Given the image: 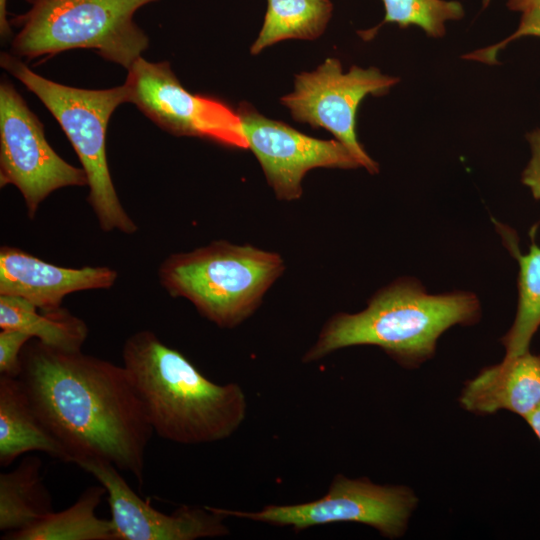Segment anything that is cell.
Here are the masks:
<instances>
[{"mask_svg":"<svg viewBox=\"0 0 540 540\" xmlns=\"http://www.w3.org/2000/svg\"><path fill=\"white\" fill-rule=\"evenodd\" d=\"M21 366L18 379L72 463L104 460L143 485L154 432L123 365L30 340Z\"/></svg>","mask_w":540,"mask_h":540,"instance_id":"6da1fadb","label":"cell"},{"mask_svg":"<svg viewBox=\"0 0 540 540\" xmlns=\"http://www.w3.org/2000/svg\"><path fill=\"white\" fill-rule=\"evenodd\" d=\"M122 359L153 432L162 439L183 445L222 441L246 418L247 399L239 384L210 381L152 331L130 335Z\"/></svg>","mask_w":540,"mask_h":540,"instance_id":"7a4b0ae2","label":"cell"},{"mask_svg":"<svg viewBox=\"0 0 540 540\" xmlns=\"http://www.w3.org/2000/svg\"><path fill=\"white\" fill-rule=\"evenodd\" d=\"M479 317L480 304L471 293L432 295L413 280L396 281L376 293L364 310L330 318L302 362L319 361L346 347L373 345L404 368H416L433 357L446 330L471 325Z\"/></svg>","mask_w":540,"mask_h":540,"instance_id":"3957f363","label":"cell"},{"mask_svg":"<svg viewBox=\"0 0 540 540\" xmlns=\"http://www.w3.org/2000/svg\"><path fill=\"white\" fill-rule=\"evenodd\" d=\"M30 8L12 19L14 55L28 61L72 49H93L127 70L149 46L135 23L141 7L159 0H25Z\"/></svg>","mask_w":540,"mask_h":540,"instance_id":"277c9868","label":"cell"},{"mask_svg":"<svg viewBox=\"0 0 540 540\" xmlns=\"http://www.w3.org/2000/svg\"><path fill=\"white\" fill-rule=\"evenodd\" d=\"M283 271L277 253L219 240L171 254L160 265L158 277L171 296L189 300L218 327L233 328L257 309Z\"/></svg>","mask_w":540,"mask_h":540,"instance_id":"5b68a950","label":"cell"},{"mask_svg":"<svg viewBox=\"0 0 540 540\" xmlns=\"http://www.w3.org/2000/svg\"><path fill=\"white\" fill-rule=\"evenodd\" d=\"M0 64L41 100L65 132L87 175L88 202L101 230L135 233L138 227L119 200L106 155L110 117L128 102L125 85L102 90L66 86L40 76L8 52L1 53Z\"/></svg>","mask_w":540,"mask_h":540,"instance_id":"8992f818","label":"cell"},{"mask_svg":"<svg viewBox=\"0 0 540 540\" xmlns=\"http://www.w3.org/2000/svg\"><path fill=\"white\" fill-rule=\"evenodd\" d=\"M418 504L414 491L402 485H380L366 477L336 474L320 498L296 504H269L258 511L212 507L236 517L301 532L314 526L353 522L371 526L388 539L402 537Z\"/></svg>","mask_w":540,"mask_h":540,"instance_id":"52a82bcc","label":"cell"},{"mask_svg":"<svg viewBox=\"0 0 540 540\" xmlns=\"http://www.w3.org/2000/svg\"><path fill=\"white\" fill-rule=\"evenodd\" d=\"M399 81L376 67L353 66L343 72L338 59L327 58L314 71L296 75L293 90L281 98V103L294 120L332 133L361 167L374 174L378 172V164L366 153L356 135L357 110L366 96L384 95Z\"/></svg>","mask_w":540,"mask_h":540,"instance_id":"ba28073f","label":"cell"},{"mask_svg":"<svg viewBox=\"0 0 540 540\" xmlns=\"http://www.w3.org/2000/svg\"><path fill=\"white\" fill-rule=\"evenodd\" d=\"M14 185L33 219L55 190L86 186L83 168L61 158L49 145L44 127L7 80L0 84V186Z\"/></svg>","mask_w":540,"mask_h":540,"instance_id":"9c48e42d","label":"cell"},{"mask_svg":"<svg viewBox=\"0 0 540 540\" xmlns=\"http://www.w3.org/2000/svg\"><path fill=\"white\" fill-rule=\"evenodd\" d=\"M124 85L128 102L163 130L248 148L237 111L222 101L186 90L169 62H149L139 57L128 69Z\"/></svg>","mask_w":540,"mask_h":540,"instance_id":"30bf717a","label":"cell"},{"mask_svg":"<svg viewBox=\"0 0 540 540\" xmlns=\"http://www.w3.org/2000/svg\"><path fill=\"white\" fill-rule=\"evenodd\" d=\"M236 111L247 149L256 156L278 199H299L303 178L311 169L361 167L352 152L336 139L321 140L305 135L283 122L265 117L246 102Z\"/></svg>","mask_w":540,"mask_h":540,"instance_id":"8fae6325","label":"cell"},{"mask_svg":"<svg viewBox=\"0 0 540 540\" xmlns=\"http://www.w3.org/2000/svg\"><path fill=\"white\" fill-rule=\"evenodd\" d=\"M77 465L105 487L118 540H196L230 534L226 517L211 506L182 505L166 514L141 499L111 463L88 459Z\"/></svg>","mask_w":540,"mask_h":540,"instance_id":"7c38bea8","label":"cell"},{"mask_svg":"<svg viewBox=\"0 0 540 540\" xmlns=\"http://www.w3.org/2000/svg\"><path fill=\"white\" fill-rule=\"evenodd\" d=\"M118 278L106 266L67 268L48 263L19 248L0 249V295L24 299L40 310L61 307L73 292L109 289Z\"/></svg>","mask_w":540,"mask_h":540,"instance_id":"4fadbf2b","label":"cell"},{"mask_svg":"<svg viewBox=\"0 0 540 540\" xmlns=\"http://www.w3.org/2000/svg\"><path fill=\"white\" fill-rule=\"evenodd\" d=\"M459 402L474 414L507 410L525 419L540 407V355L528 350L482 369L464 384Z\"/></svg>","mask_w":540,"mask_h":540,"instance_id":"5bb4252c","label":"cell"},{"mask_svg":"<svg viewBox=\"0 0 540 540\" xmlns=\"http://www.w3.org/2000/svg\"><path fill=\"white\" fill-rule=\"evenodd\" d=\"M32 451L72 463L65 447L35 411L21 381L0 375V465L7 467Z\"/></svg>","mask_w":540,"mask_h":540,"instance_id":"9a60e30c","label":"cell"},{"mask_svg":"<svg viewBox=\"0 0 540 540\" xmlns=\"http://www.w3.org/2000/svg\"><path fill=\"white\" fill-rule=\"evenodd\" d=\"M106 495L99 483L86 488L65 510L52 511L33 525L4 533L3 540H118L113 521L99 518L96 509Z\"/></svg>","mask_w":540,"mask_h":540,"instance_id":"2e32d148","label":"cell"},{"mask_svg":"<svg viewBox=\"0 0 540 540\" xmlns=\"http://www.w3.org/2000/svg\"><path fill=\"white\" fill-rule=\"evenodd\" d=\"M0 328L24 332L49 347L68 352L81 351L88 336L86 323L69 310H40L24 299L6 295H0Z\"/></svg>","mask_w":540,"mask_h":540,"instance_id":"e0dca14e","label":"cell"},{"mask_svg":"<svg viewBox=\"0 0 540 540\" xmlns=\"http://www.w3.org/2000/svg\"><path fill=\"white\" fill-rule=\"evenodd\" d=\"M41 467L39 457L26 456L15 469L0 474V530L4 533L27 528L53 511Z\"/></svg>","mask_w":540,"mask_h":540,"instance_id":"ac0fdd59","label":"cell"},{"mask_svg":"<svg viewBox=\"0 0 540 540\" xmlns=\"http://www.w3.org/2000/svg\"><path fill=\"white\" fill-rule=\"evenodd\" d=\"M332 14L331 0H268L263 24L250 52L259 54L288 39H317L325 32Z\"/></svg>","mask_w":540,"mask_h":540,"instance_id":"d6986e66","label":"cell"},{"mask_svg":"<svg viewBox=\"0 0 540 540\" xmlns=\"http://www.w3.org/2000/svg\"><path fill=\"white\" fill-rule=\"evenodd\" d=\"M507 245L519 263V300L515 320L502 338L505 357L528 351L530 341L540 326V248L532 243L529 253L522 255L511 235H504Z\"/></svg>","mask_w":540,"mask_h":540,"instance_id":"ffe728a7","label":"cell"},{"mask_svg":"<svg viewBox=\"0 0 540 540\" xmlns=\"http://www.w3.org/2000/svg\"><path fill=\"white\" fill-rule=\"evenodd\" d=\"M385 16L380 24L365 31H359L364 40L372 39L381 26L395 23L400 28L415 25L433 38H441L446 33V23L458 21L465 15L464 7L454 0H382Z\"/></svg>","mask_w":540,"mask_h":540,"instance_id":"44dd1931","label":"cell"},{"mask_svg":"<svg viewBox=\"0 0 540 540\" xmlns=\"http://www.w3.org/2000/svg\"><path fill=\"white\" fill-rule=\"evenodd\" d=\"M507 7L521 14L518 28L502 42L473 52L474 60L493 64L498 51L510 41L526 36L540 37V0H508Z\"/></svg>","mask_w":540,"mask_h":540,"instance_id":"7402d4cb","label":"cell"},{"mask_svg":"<svg viewBox=\"0 0 540 540\" xmlns=\"http://www.w3.org/2000/svg\"><path fill=\"white\" fill-rule=\"evenodd\" d=\"M32 338L21 331L2 329L0 332V375L18 378L21 366V353Z\"/></svg>","mask_w":540,"mask_h":540,"instance_id":"603a6c76","label":"cell"},{"mask_svg":"<svg viewBox=\"0 0 540 540\" xmlns=\"http://www.w3.org/2000/svg\"><path fill=\"white\" fill-rule=\"evenodd\" d=\"M531 148V159L522 174V182L540 199V128L527 134Z\"/></svg>","mask_w":540,"mask_h":540,"instance_id":"cb8c5ba5","label":"cell"},{"mask_svg":"<svg viewBox=\"0 0 540 540\" xmlns=\"http://www.w3.org/2000/svg\"><path fill=\"white\" fill-rule=\"evenodd\" d=\"M11 23L7 18V0H0V35L7 41L12 35Z\"/></svg>","mask_w":540,"mask_h":540,"instance_id":"d4e9b609","label":"cell"},{"mask_svg":"<svg viewBox=\"0 0 540 540\" xmlns=\"http://www.w3.org/2000/svg\"><path fill=\"white\" fill-rule=\"evenodd\" d=\"M525 420L540 441V407L528 415Z\"/></svg>","mask_w":540,"mask_h":540,"instance_id":"484cf974","label":"cell"},{"mask_svg":"<svg viewBox=\"0 0 540 540\" xmlns=\"http://www.w3.org/2000/svg\"><path fill=\"white\" fill-rule=\"evenodd\" d=\"M491 0H482L483 7H487Z\"/></svg>","mask_w":540,"mask_h":540,"instance_id":"4316f807","label":"cell"}]
</instances>
